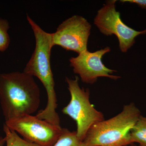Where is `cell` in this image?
<instances>
[{"label": "cell", "instance_id": "cell-13", "mask_svg": "<svg viewBox=\"0 0 146 146\" xmlns=\"http://www.w3.org/2000/svg\"><path fill=\"white\" fill-rule=\"evenodd\" d=\"M120 1L123 3L128 2L136 4L141 8L146 9V0H122Z\"/></svg>", "mask_w": 146, "mask_h": 146}, {"label": "cell", "instance_id": "cell-3", "mask_svg": "<svg viewBox=\"0 0 146 146\" xmlns=\"http://www.w3.org/2000/svg\"><path fill=\"white\" fill-rule=\"evenodd\" d=\"M141 115V111L134 103L126 105L117 115L92 126L83 140L85 146L131 145V130Z\"/></svg>", "mask_w": 146, "mask_h": 146}, {"label": "cell", "instance_id": "cell-5", "mask_svg": "<svg viewBox=\"0 0 146 146\" xmlns=\"http://www.w3.org/2000/svg\"><path fill=\"white\" fill-rule=\"evenodd\" d=\"M5 123L26 141L40 146H53L63 131L60 126L32 115L11 119L5 121Z\"/></svg>", "mask_w": 146, "mask_h": 146}, {"label": "cell", "instance_id": "cell-9", "mask_svg": "<svg viewBox=\"0 0 146 146\" xmlns=\"http://www.w3.org/2000/svg\"><path fill=\"white\" fill-rule=\"evenodd\" d=\"M132 144L136 143L139 146H146V117L141 115L130 133Z\"/></svg>", "mask_w": 146, "mask_h": 146}, {"label": "cell", "instance_id": "cell-11", "mask_svg": "<svg viewBox=\"0 0 146 146\" xmlns=\"http://www.w3.org/2000/svg\"><path fill=\"white\" fill-rule=\"evenodd\" d=\"M53 146H85L77 136L76 131L63 128V133Z\"/></svg>", "mask_w": 146, "mask_h": 146}, {"label": "cell", "instance_id": "cell-2", "mask_svg": "<svg viewBox=\"0 0 146 146\" xmlns=\"http://www.w3.org/2000/svg\"><path fill=\"white\" fill-rule=\"evenodd\" d=\"M40 91L34 78L24 72L0 74V104L5 121L38 110Z\"/></svg>", "mask_w": 146, "mask_h": 146}, {"label": "cell", "instance_id": "cell-1", "mask_svg": "<svg viewBox=\"0 0 146 146\" xmlns=\"http://www.w3.org/2000/svg\"><path fill=\"white\" fill-rule=\"evenodd\" d=\"M27 18L34 33L35 46L23 72L39 79L44 85L47 95L46 106L39 111L36 116L54 124H58L60 120L56 111L57 98L50 62L51 50L53 47L51 33L43 30L29 15H27Z\"/></svg>", "mask_w": 146, "mask_h": 146}, {"label": "cell", "instance_id": "cell-10", "mask_svg": "<svg viewBox=\"0 0 146 146\" xmlns=\"http://www.w3.org/2000/svg\"><path fill=\"white\" fill-rule=\"evenodd\" d=\"M3 130L5 133L4 138L7 146H40L21 138L18 133L9 128L5 123Z\"/></svg>", "mask_w": 146, "mask_h": 146}, {"label": "cell", "instance_id": "cell-15", "mask_svg": "<svg viewBox=\"0 0 146 146\" xmlns=\"http://www.w3.org/2000/svg\"><path fill=\"white\" fill-rule=\"evenodd\" d=\"M126 146H136V145H135L134 144H131V145H129Z\"/></svg>", "mask_w": 146, "mask_h": 146}, {"label": "cell", "instance_id": "cell-6", "mask_svg": "<svg viewBox=\"0 0 146 146\" xmlns=\"http://www.w3.org/2000/svg\"><path fill=\"white\" fill-rule=\"evenodd\" d=\"M116 0L106 1L94 18V23L100 32L106 36L115 35L117 37L120 50L126 52L135 42V38L146 34V30L138 31L125 25L116 9Z\"/></svg>", "mask_w": 146, "mask_h": 146}, {"label": "cell", "instance_id": "cell-12", "mask_svg": "<svg viewBox=\"0 0 146 146\" xmlns=\"http://www.w3.org/2000/svg\"><path fill=\"white\" fill-rule=\"evenodd\" d=\"M9 25L7 20L0 18V52L7 49L10 44V39L8 30Z\"/></svg>", "mask_w": 146, "mask_h": 146}, {"label": "cell", "instance_id": "cell-8", "mask_svg": "<svg viewBox=\"0 0 146 146\" xmlns=\"http://www.w3.org/2000/svg\"><path fill=\"white\" fill-rule=\"evenodd\" d=\"M109 47L91 52L88 50L79 54L76 57L70 58V65L75 74H77L84 83L93 84L100 77H106L117 80L119 76L113 75L115 70L107 68L102 58L110 51Z\"/></svg>", "mask_w": 146, "mask_h": 146}, {"label": "cell", "instance_id": "cell-7", "mask_svg": "<svg viewBox=\"0 0 146 146\" xmlns=\"http://www.w3.org/2000/svg\"><path fill=\"white\" fill-rule=\"evenodd\" d=\"M91 25L82 16L74 15L62 22L51 33L53 46L80 54L87 50Z\"/></svg>", "mask_w": 146, "mask_h": 146}, {"label": "cell", "instance_id": "cell-14", "mask_svg": "<svg viewBox=\"0 0 146 146\" xmlns=\"http://www.w3.org/2000/svg\"><path fill=\"white\" fill-rule=\"evenodd\" d=\"M5 143V138L0 137V146H4Z\"/></svg>", "mask_w": 146, "mask_h": 146}, {"label": "cell", "instance_id": "cell-4", "mask_svg": "<svg viewBox=\"0 0 146 146\" xmlns=\"http://www.w3.org/2000/svg\"><path fill=\"white\" fill-rule=\"evenodd\" d=\"M70 91V102L62 110V112L75 121L77 125V136L83 141L90 128L98 122L104 120V115L97 110L90 102L89 89L81 88L79 78H65Z\"/></svg>", "mask_w": 146, "mask_h": 146}]
</instances>
